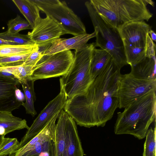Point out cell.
I'll return each mask as SVG.
<instances>
[{"label":"cell","instance_id":"e0dca14e","mask_svg":"<svg viewBox=\"0 0 156 156\" xmlns=\"http://www.w3.org/2000/svg\"><path fill=\"white\" fill-rule=\"evenodd\" d=\"M131 67L130 73L134 77L140 79L156 80L155 56L146 57Z\"/></svg>","mask_w":156,"mask_h":156},{"label":"cell","instance_id":"5b68a950","mask_svg":"<svg viewBox=\"0 0 156 156\" xmlns=\"http://www.w3.org/2000/svg\"><path fill=\"white\" fill-rule=\"evenodd\" d=\"M87 9L94 26L96 37V47L108 52L120 69L127 64L123 43L118 29L108 23L98 14L89 1L86 2Z\"/></svg>","mask_w":156,"mask_h":156},{"label":"cell","instance_id":"1f68e13d","mask_svg":"<svg viewBox=\"0 0 156 156\" xmlns=\"http://www.w3.org/2000/svg\"><path fill=\"white\" fill-rule=\"evenodd\" d=\"M146 57L152 58L155 56L156 45L148 34L145 45Z\"/></svg>","mask_w":156,"mask_h":156},{"label":"cell","instance_id":"3957f363","mask_svg":"<svg viewBox=\"0 0 156 156\" xmlns=\"http://www.w3.org/2000/svg\"><path fill=\"white\" fill-rule=\"evenodd\" d=\"M99 16L113 27L119 29L131 22L148 21L152 16L147 8L154 6L150 0H90Z\"/></svg>","mask_w":156,"mask_h":156},{"label":"cell","instance_id":"4fadbf2b","mask_svg":"<svg viewBox=\"0 0 156 156\" xmlns=\"http://www.w3.org/2000/svg\"><path fill=\"white\" fill-rule=\"evenodd\" d=\"M20 83L16 79L0 75V111L12 112L22 105V103L16 99L15 94Z\"/></svg>","mask_w":156,"mask_h":156},{"label":"cell","instance_id":"7c38bea8","mask_svg":"<svg viewBox=\"0 0 156 156\" xmlns=\"http://www.w3.org/2000/svg\"><path fill=\"white\" fill-rule=\"evenodd\" d=\"M95 35L94 31L90 34L86 33L69 38H58L45 47L42 51V55H49L70 49L75 50L76 52H79L85 48L88 41Z\"/></svg>","mask_w":156,"mask_h":156},{"label":"cell","instance_id":"9c48e42d","mask_svg":"<svg viewBox=\"0 0 156 156\" xmlns=\"http://www.w3.org/2000/svg\"><path fill=\"white\" fill-rule=\"evenodd\" d=\"M67 100L64 92L60 89V93L48 103L27 129L19 143L18 150L37 135L57 113L60 112L63 109Z\"/></svg>","mask_w":156,"mask_h":156},{"label":"cell","instance_id":"484cf974","mask_svg":"<svg viewBox=\"0 0 156 156\" xmlns=\"http://www.w3.org/2000/svg\"><path fill=\"white\" fill-rule=\"evenodd\" d=\"M7 31L11 34L18 33L20 31L32 29L28 22L17 15L14 19L9 20L7 23Z\"/></svg>","mask_w":156,"mask_h":156},{"label":"cell","instance_id":"44dd1931","mask_svg":"<svg viewBox=\"0 0 156 156\" xmlns=\"http://www.w3.org/2000/svg\"><path fill=\"white\" fill-rule=\"evenodd\" d=\"M66 114L67 113L63 109L61 111L56 125V156H65L66 147L65 132Z\"/></svg>","mask_w":156,"mask_h":156},{"label":"cell","instance_id":"7a4b0ae2","mask_svg":"<svg viewBox=\"0 0 156 156\" xmlns=\"http://www.w3.org/2000/svg\"><path fill=\"white\" fill-rule=\"evenodd\" d=\"M156 91L136 99L118 113L114 126L115 134H128L144 138L150 125L155 121Z\"/></svg>","mask_w":156,"mask_h":156},{"label":"cell","instance_id":"d6a6232c","mask_svg":"<svg viewBox=\"0 0 156 156\" xmlns=\"http://www.w3.org/2000/svg\"><path fill=\"white\" fill-rule=\"evenodd\" d=\"M15 94L16 99L20 102L23 103L25 99L24 94L21 90L17 88L15 90Z\"/></svg>","mask_w":156,"mask_h":156},{"label":"cell","instance_id":"83f0119b","mask_svg":"<svg viewBox=\"0 0 156 156\" xmlns=\"http://www.w3.org/2000/svg\"><path fill=\"white\" fill-rule=\"evenodd\" d=\"M0 38L12 42L20 45H34L35 43L29 37L28 34L18 33L13 34L7 31L0 33Z\"/></svg>","mask_w":156,"mask_h":156},{"label":"cell","instance_id":"6da1fadb","mask_svg":"<svg viewBox=\"0 0 156 156\" xmlns=\"http://www.w3.org/2000/svg\"><path fill=\"white\" fill-rule=\"evenodd\" d=\"M120 70L112 58L85 93L67 99L64 111L77 125L103 127L112 119L118 108Z\"/></svg>","mask_w":156,"mask_h":156},{"label":"cell","instance_id":"2e32d148","mask_svg":"<svg viewBox=\"0 0 156 156\" xmlns=\"http://www.w3.org/2000/svg\"><path fill=\"white\" fill-rule=\"evenodd\" d=\"M29 128L25 119L14 116L12 112L0 111V135L5 136L16 130Z\"/></svg>","mask_w":156,"mask_h":156},{"label":"cell","instance_id":"5bb4252c","mask_svg":"<svg viewBox=\"0 0 156 156\" xmlns=\"http://www.w3.org/2000/svg\"><path fill=\"white\" fill-rule=\"evenodd\" d=\"M65 137V156H83V151L76 123L73 119L67 113L66 116Z\"/></svg>","mask_w":156,"mask_h":156},{"label":"cell","instance_id":"ffe728a7","mask_svg":"<svg viewBox=\"0 0 156 156\" xmlns=\"http://www.w3.org/2000/svg\"><path fill=\"white\" fill-rule=\"evenodd\" d=\"M56 153L55 140L46 139L37 142L21 156H56Z\"/></svg>","mask_w":156,"mask_h":156},{"label":"cell","instance_id":"d590c367","mask_svg":"<svg viewBox=\"0 0 156 156\" xmlns=\"http://www.w3.org/2000/svg\"><path fill=\"white\" fill-rule=\"evenodd\" d=\"M4 137H5L4 136L0 135V144L1 142L2 141V139Z\"/></svg>","mask_w":156,"mask_h":156},{"label":"cell","instance_id":"4316f807","mask_svg":"<svg viewBox=\"0 0 156 156\" xmlns=\"http://www.w3.org/2000/svg\"><path fill=\"white\" fill-rule=\"evenodd\" d=\"M19 143L16 138L4 137L0 144V156L14 154L18 150Z\"/></svg>","mask_w":156,"mask_h":156},{"label":"cell","instance_id":"7402d4cb","mask_svg":"<svg viewBox=\"0 0 156 156\" xmlns=\"http://www.w3.org/2000/svg\"><path fill=\"white\" fill-rule=\"evenodd\" d=\"M34 82L33 80H27L20 83L24 92L26 99V102H23L22 105L25 108L26 113L31 115L33 117L37 114L34 106V103L36 100Z\"/></svg>","mask_w":156,"mask_h":156},{"label":"cell","instance_id":"f1b7e54d","mask_svg":"<svg viewBox=\"0 0 156 156\" xmlns=\"http://www.w3.org/2000/svg\"><path fill=\"white\" fill-rule=\"evenodd\" d=\"M33 66H25L22 65L9 66V69L20 83L26 80L32 74L34 69Z\"/></svg>","mask_w":156,"mask_h":156},{"label":"cell","instance_id":"30bf717a","mask_svg":"<svg viewBox=\"0 0 156 156\" xmlns=\"http://www.w3.org/2000/svg\"><path fill=\"white\" fill-rule=\"evenodd\" d=\"M32 30L27 34L39 47H46L61 36L66 34L60 25L48 16L44 18H38Z\"/></svg>","mask_w":156,"mask_h":156},{"label":"cell","instance_id":"d6986e66","mask_svg":"<svg viewBox=\"0 0 156 156\" xmlns=\"http://www.w3.org/2000/svg\"><path fill=\"white\" fill-rule=\"evenodd\" d=\"M21 13L30 25L32 29L36 21L40 17V10L32 0H12Z\"/></svg>","mask_w":156,"mask_h":156},{"label":"cell","instance_id":"603a6c76","mask_svg":"<svg viewBox=\"0 0 156 156\" xmlns=\"http://www.w3.org/2000/svg\"><path fill=\"white\" fill-rule=\"evenodd\" d=\"M124 51L127 64L135 65L146 57L145 47H138L123 43Z\"/></svg>","mask_w":156,"mask_h":156},{"label":"cell","instance_id":"e575fe53","mask_svg":"<svg viewBox=\"0 0 156 156\" xmlns=\"http://www.w3.org/2000/svg\"><path fill=\"white\" fill-rule=\"evenodd\" d=\"M151 36V38L153 41H156V34L153 30H151L149 34Z\"/></svg>","mask_w":156,"mask_h":156},{"label":"cell","instance_id":"836d02e7","mask_svg":"<svg viewBox=\"0 0 156 156\" xmlns=\"http://www.w3.org/2000/svg\"><path fill=\"white\" fill-rule=\"evenodd\" d=\"M16 43L0 38V46L5 45H17Z\"/></svg>","mask_w":156,"mask_h":156},{"label":"cell","instance_id":"8fae6325","mask_svg":"<svg viewBox=\"0 0 156 156\" xmlns=\"http://www.w3.org/2000/svg\"><path fill=\"white\" fill-rule=\"evenodd\" d=\"M151 27L144 21H133L118 29L123 43L138 47H144Z\"/></svg>","mask_w":156,"mask_h":156},{"label":"cell","instance_id":"8992f818","mask_svg":"<svg viewBox=\"0 0 156 156\" xmlns=\"http://www.w3.org/2000/svg\"><path fill=\"white\" fill-rule=\"evenodd\" d=\"M40 11L45 14L64 30L66 34L76 36L86 33L80 18L67 5L59 0H32Z\"/></svg>","mask_w":156,"mask_h":156},{"label":"cell","instance_id":"52a82bcc","mask_svg":"<svg viewBox=\"0 0 156 156\" xmlns=\"http://www.w3.org/2000/svg\"><path fill=\"white\" fill-rule=\"evenodd\" d=\"M74 54L70 50L44 56L34 67L32 74L27 80H35L62 76L71 68Z\"/></svg>","mask_w":156,"mask_h":156},{"label":"cell","instance_id":"4dcf8cb0","mask_svg":"<svg viewBox=\"0 0 156 156\" xmlns=\"http://www.w3.org/2000/svg\"><path fill=\"white\" fill-rule=\"evenodd\" d=\"M43 57L42 51L40 50V47L37 46L30 53L22 65L34 67Z\"/></svg>","mask_w":156,"mask_h":156},{"label":"cell","instance_id":"9a60e30c","mask_svg":"<svg viewBox=\"0 0 156 156\" xmlns=\"http://www.w3.org/2000/svg\"><path fill=\"white\" fill-rule=\"evenodd\" d=\"M60 112L57 113L37 135L20 149L18 150L14 156H21L33 148L37 142L46 139H56L55 122Z\"/></svg>","mask_w":156,"mask_h":156},{"label":"cell","instance_id":"d4e9b609","mask_svg":"<svg viewBox=\"0 0 156 156\" xmlns=\"http://www.w3.org/2000/svg\"><path fill=\"white\" fill-rule=\"evenodd\" d=\"M143 156H156V127L151 128L146 133Z\"/></svg>","mask_w":156,"mask_h":156},{"label":"cell","instance_id":"277c9868","mask_svg":"<svg viewBox=\"0 0 156 156\" xmlns=\"http://www.w3.org/2000/svg\"><path fill=\"white\" fill-rule=\"evenodd\" d=\"M94 42L87 44L83 49L75 52L73 63L68 72L60 78V89L67 99L86 91L93 80L90 73V65Z\"/></svg>","mask_w":156,"mask_h":156},{"label":"cell","instance_id":"cb8c5ba5","mask_svg":"<svg viewBox=\"0 0 156 156\" xmlns=\"http://www.w3.org/2000/svg\"><path fill=\"white\" fill-rule=\"evenodd\" d=\"M38 46L34 45H5L0 46V58L30 53Z\"/></svg>","mask_w":156,"mask_h":156},{"label":"cell","instance_id":"f546056e","mask_svg":"<svg viewBox=\"0 0 156 156\" xmlns=\"http://www.w3.org/2000/svg\"><path fill=\"white\" fill-rule=\"evenodd\" d=\"M30 53L0 58V66H10L22 65Z\"/></svg>","mask_w":156,"mask_h":156},{"label":"cell","instance_id":"ac0fdd59","mask_svg":"<svg viewBox=\"0 0 156 156\" xmlns=\"http://www.w3.org/2000/svg\"><path fill=\"white\" fill-rule=\"evenodd\" d=\"M112 58L105 51L95 48L94 49L90 65V73L93 80L106 67Z\"/></svg>","mask_w":156,"mask_h":156},{"label":"cell","instance_id":"ba28073f","mask_svg":"<svg viewBox=\"0 0 156 156\" xmlns=\"http://www.w3.org/2000/svg\"><path fill=\"white\" fill-rule=\"evenodd\" d=\"M156 90V80L137 79L130 73L121 74L118 92V108H125L136 99Z\"/></svg>","mask_w":156,"mask_h":156},{"label":"cell","instance_id":"8d00e7d4","mask_svg":"<svg viewBox=\"0 0 156 156\" xmlns=\"http://www.w3.org/2000/svg\"></svg>","mask_w":156,"mask_h":156}]
</instances>
